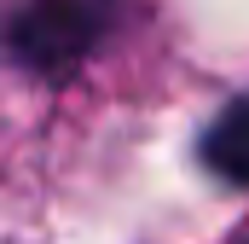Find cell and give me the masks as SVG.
<instances>
[{
  "mask_svg": "<svg viewBox=\"0 0 249 244\" xmlns=\"http://www.w3.org/2000/svg\"><path fill=\"white\" fill-rule=\"evenodd\" d=\"M116 0H18L6 12V47L23 70L58 81L110 35Z\"/></svg>",
  "mask_w": 249,
  "mask_h": 244,
  "instance_id": "cell-1",
  "label": "cell"
},
{
  "mask_svg": "<svg viewBox=\"0 0 249 244\" xmlns=\"http://www.w3.org/2000/svg\"><path fill=\"white\" fill-rule=\"evenodd\" d=\"M197 151H203V163L220 181L249 186V93H238V99L220 105V117L203 128V145Z\"/></svg>",
  "mask_w": 249,
  "mask_h": 244,
  "instance_id": "cell-2",
  "label": "cell"
}]
</instances>
